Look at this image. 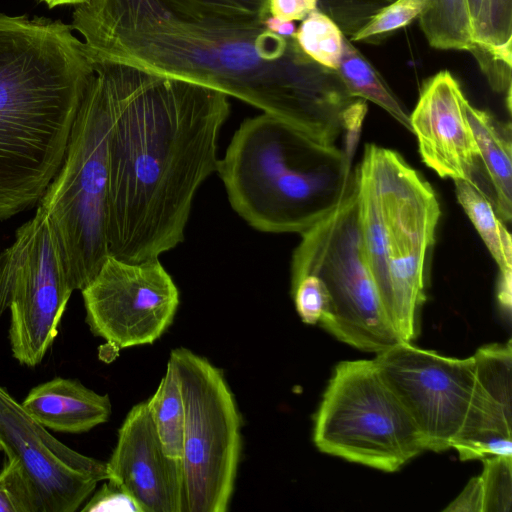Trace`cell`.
<instances>
[{
	"instance_id": "cell-32",
	"label": "cell",
	"mask_w": 512,
	"mask_h": 512,
	"mask_svg": "<svg viewBox=\"0 0 512 512\" xmlns=\"http://www.w3.org/2000/svg\"><path fill=\"white\" fill-rule=\"evenodd\" d=\"M315 9H317V0L269 1V14L284 21H302Z\"/></svg>"
},
{
	"instance_id": "cell-14",
	"label": "cell",
	"mask_w": 512,
	"mask_h": 512,
	"mask_svg": "<svg viewBox=\"0 0 512 512\" xmlns=\"http://www.w3.org/2000/svg\"><path fill=\"white\" fill-rule=\"evenodd\" d=\"M465 97L457 79L443 70L427 79L410 114V125L424 164L439 177L475 180L480 162L466 115Z\"/></svg>"
},
{
	"instance_id": "cell-19",
	"label": "cell",
	"mask_w": 512,
	"mask_h": 512,
	"mask_svg": "<svg viewBox=\"0 0 512 512\" xmlns=\"http://www.w3.org/2000/svg\"><path fill=\"white\" fill-rule=\"evenodd\" d=\"M336 72L352 96L378 105L412 132L410 114L403 103L346 36L343 38L342 55Z\"/></svg>"
},
{
	"instance_id": "cell-33",
	"label": "cell",
	"mask_w": 512,
	"mask_h": 512,
	"mask_svg": "<svg viewBox=\"0 0 512 512\" xmlns=\"http://www.w3.org/2000/svg\"><path fill=\"white\" fill-rule=\"evenodd\" d=\"M444 511L483 512V490L480 477L472 478L460 495Z\"/></svg>"
},
{
	"instance_id": "cell-29",
	"label": "cell",
	"mask_w": 512,
	"mask_h": 512,
	"mask_svg": "<svg viewBox=\"0 0 512 512\" xmlns=\"http://www.w3.org/2000/svg\"><path fill=\"white\" fill-rule=\"evenodd\" d=\"M0 512H39L21 467L9 458L0 471Z\"/></svg>"
},
{
	"instance_id": "cell-35",
	"label": "cell",
	"mask_w": 512,
	"mask_h": 512,
	"mask_svg": "<svg viewBox=\"0 0 512 512\" xmlns=\"http://www.w3.org/2000/svg\"><path fill=\"white\" fill-rule=\"evenodd\" d=\"M44 2L49 8H54L60 5H79L88 2L89 0H39Z\"/></svg>"
},
{
	"instance_id": "cell-8",
	"label": "cell",
	"mask_w": 512,
	"mask_h": 512,
	"mask_svg": "<svg viewBox=\"0 0 512 512\" xmlns=\"http://www.w3.org/2000/svg\"><path fill=\"white\" fill-rule=\"evenodd\" d=\"M313 440L323 453L385 472L426 450L374 360L337 364L315 415Z\"/></svg>"
},
{
	"instance_id": "cell-26",
	"label": "cell",
	"mask_w": 512,
	"mask_h": 512,
	"mask_svg": "<svg viewBox=\"0 0 512 512\" xmlns=\"http://www.w3.org/2000/svg\"><path fill=\"white\" fill-rule=\"evenodd\" d=\"M480 481L483 512H510L512 504V457L493 456L483 459Z\"/></svg>"
},
{
	"instance_id": "cell-10",
	"label": "cell",
	"mask_w": 512,
	"mask_h": 512,
	"mask_svg": "<svg viewBox=\"0 0 512 512\" xmlns=\"http://www.w3.org/2000/svg\"><path fill=\"white\" fill-rule=\"evenodd\" d=\"M73 291L51 226L37 208L0 254V298L10 305L8 338L20 364L43 360Z\"/></svg>"
},
{
	"instance_id": "cell-36",
	"label": "cell",
	"mask_w": 512,
	"mask_h": 512,
	"mask_svg": "<svg viewBox=\"0 0 512 512\" xmlns=\"http://www.w3.org/2000/svg\"><path fill=\"white\" fill-rule=\"evenodd\" d=\"M2 450L1 443H0V451Z\"/></svg>"
},
{
	"instance_id": "cell-3",
	"label": "cell",
	"mask_w": 512,
	"mask_h": 512,
	"mask_svg": "<svg viewBox=\"0 0 512 512\" xmlns=\"http://www.w3.org/2000/svg\"><path fill=\"white\" fill-rule=\"evenodd\" d=\"M71 25L0 13V220L37 206L93 74Z\"/></svg>"
},
{
	"instance_id": "cell-25",
	"label": "cell",
	"mask_w": 512,
	"mask_h": 512,
	"mask_svg": "<svg viewBox=\"0 0 512 512\" xmlns=\"http://www.w3.org/2000/svg\"><path fill=\"white\" fill-rule=\"evenodd\" d=\"M428 1L394 0L374 15L365 26L350 37V40L377 43L419 18L426 9Z\"/></svg>"
},
{
	"instance_id": "cell-11",
	"label": "cell",
	"mask_w": 512,
	"mask_h": 512,
	"mask_svg": "<svg viewBox=\"0 0 512 512\" xmlns=\"http://www.w3.org/2000/svg\"><path fill=\"white\" fill-rule=\"evenodd\" d=\"M91 332L116 350L152 344L173 322L179 291L159 259L108 256L82 290Z\"/></svg>"
},
{
	"instance_id": "cell-4",
	"label": "cell",
	"mask_w": 512,
	"mask_h": 512,
	"mask_svg": "<svg viewBox=\"0 0 512 512\" xmlns=\"http://www.w3.org/2000/svg\"><path fill=\"white\" fill-rule=\"evenodd\" d=\"M217 173L233 210L265 233H303L331 213L355 182L352 159L273 115L245 119Z\"/></svg>"
},
{
	"instance_id": "cell-13",
	"label": "cell",
	"mask_w": 512,
	"mask_h": 512,
	"mask_svg": "<svg viewBox=\"0 0 512 512\" xmlns=\"http://www.w3.org/2000/svg\"><path fill=\"white\" fill-rule=\"evenodd\" d=\"M0 443L21 467L39 512H74L109 478L107 463L53 437L1 386Z\"/></svg>"
},
{
	"instance_id": "cell-15",
	"label": "cell",
	"mask_w": 512,
	"mask_h": 512,
	"mask_svg": "<svg viewBox=\"0 0 512 512\" xmlns=\"http://www.w3.org/2000/svg\"><path fill=\"white\" fill-rule=\"evenodd\" d=\"M107 470L108 480L126 490L143 512H183L182 463L163 450L147 401L126 415Z\"/></svg>"
},
{
	"instance_id": "cell-6",
	"label": "cell",
	"mask_w": 512,
	"mask_h": 512,
	"mask_svg": "<svg viewBox=\"0 0 512 512\" xmlns=\"http://www.w3.org/2000/svg\"><path fill=\"white\" fill-rule=\"evenodd\" d=\"M109 113L101 80L86 87L62 162L37 208L47 217L73 290H82L109 256Z\"/></svg>"
},
{
	"instance_id": "cell-16",
	"label": "cell",
	"mask_w": 512,
	"mask_h": 512,
	"mask_svg": "<svg viewBox=\"0 0 512 512\" xmlns=\"http://www.w3.org/2000/svg\"><path fill=\"white\" fill-rule=\"evenodd\" d=\"M475 382L464 422L452 442L463 461L512 457V348L493 343L473 355Z\"/></svg>"
},
{
	"instance_id": "cell-7",
	"label": "cell",
	"mask_w": 512,
	"mask_h": 512,
	"mask_svg": "<svg viewBox=\"0 0 512 512\" xmlns=\"http://www.w3.org/2000/svg\"><path fill=\"white\" fill-rule=\"evenodd\" d=\"M305 275L322 284L327 309L319 324L339 341L376 354L401 341L364 259L356 181L331 213L301 233L292 255L291 281Z\"/></svg>"
},
{
	"instance_id": "cell-28",
	"label": "cell",
	"mask_w": 512,
	"mask_h": 512,
	"mask_svg": "<svg viewBox=\"0 0 512 512\" xmlns=\"http://www.w3.org/2000/svg\"><path fill=\"white\" fill-rule=\"evenodd\" d=\"M394 0H317V9L329 16L347 37L353 36Z\"/></svg>"
},
{
	"instance_id": "cell-20",
	"label": "cell",
	"mask_w": 512,
	"mask_h": 512,
	"mask_svg": "<svg viewBox=\"0 0 512 512\" xmlns=\"http://www.w3.org/2000/svg\"><path fill=\"white\" fill-rule=\"evenodd\" d=\"M147 405L165 453L182 459L185 434V407L177 373L170 361L165 375Z\"/></svg>"
},
{
	"instance_id": "cell-30",
	"label": "cell",
	"mask_w": 512,
	"mask_h": 512,
	"mask_svg": "<svg viewBox=\"0 0 512 512\" xmlns=\"http://www.w3.org/2000/svg\"><path fill=\"white\" fill-rule=\"evenodd\" d=\"M291 294L301 320L310 325L319 323L327 309V295L320 281L305 275L291 281Z\"/></svg>"
},
{
	"instance_id": "cell-24",
	"label": "cell",
	"mask_w": 512,
	"mask_h": 512,
	"mask_svg": "<svg viewBox=\"0 0 512 512\" xmlns=\"http://www.w3.org/2000/svg\"><path fill=\"white\" fill-rule=\"evenodd\" d=\"M472 36L483 46L512 42V0H466Z\"/></svg>"
},
{
	"instance_id": "cell-27",
	"label": "cell",
	"mask_w": 512,
	"mask_h": 512,
	"mask_svg": "<svg viewBox=\"0 0 512 512\" xmlns=\"http://www.w3.org/2000/svg\"><path fill=\"white\" fill-rule=\"evenodd\" d=\"M161 1L172 8L231 19L263 21L270 15V0Z\"/></svg>"
},
{
	"instance_id": "cell-2",
	"label": "cell",
	"mask_w": 512,
	"mask_h": 512,
	"mask_svg": "<svg viewBox=\"0 0 512 512\" xmlns=\"http://www.w3.org/2000/svg\"><path fill=\"white\" fill-rule=\"evenodd\" d=\"M91 61L109 113V255L132 263L159 258L184 240L194 197L217 172L228 96L134 65Z\"/></svg>"
},
{
	"instance_id": "cell-17",
	"label": "cell",
	"mask_w": 512,
	"mask_h": 512,
	"mask_svg": "<svg viewBox=\"0 0 512 512\" xmlns=\"http://www.w3.org/2000/svg\"><path fill=\"white\" fill-rule=\"evenodd\" d=\"M24 410L47 429L83 433L111 415L107 394H99L75 379L55 377L32 388L21 402Z\"/></svg>"
},
{
	"instance_id": "cell-18",
	"label": "cell",
	"mask_w": 512,
	"mask_h": 512,
	"mask_svg": "<svg viewBox=\"0 0 512 512\" xmlns=\"http://www.w3.org/2000/svg\"><path fill=\"white\" fill-rule=\"evenodd\" d=\"M466 115L487 178L494 192V208L504 223L512 219V144L511 124L489 112L466 104Z\"/></svg>"
},
{
	"instance_id": "cell-34",
	"label": "cell",
	"mask_w": 512,
	"mask_h": 512,
	"mask_svg": "<svg viewBox=\"0 0 512 512\" xmlns=\"http://www.w3.org/2000/svg\"><path fill=\"white\" fill-rule=\"evenodd\" d=\"M263 24L269 31L285 37H293L296 32L294 21H284L271 15L263 20Z\"/></svg>"
},
{
	"instance_id": "cell-1",
	"label": "cell",
	"mask_w": 512,
	"mask_h": 512,
	"mask_svg": "<svg viewBox=\"0 0 512 512\" xmlns=\"http://www.w3.org/2000/svg\"><path fill=\"white\" fill-rule=\"evenodd\" d=\"M71 27L90 59L207 85L325 147L337 146L345 112L356 100L335 70L263 21L180 10L161 0H89L75 6Z\"/></svg>"
},
{
	"instance_id": "cell-9",
	"label": "cell",
	"mask_w": 512,
	"mask_h": 512,
	"mask_svg": "<svg viewBox=\"0 0 512 512\" xmlns=\"http://www.w3.org/2000/svg\"><path fill=\"white\" fill-rule=\"evenodd\" d=\"M185 407L183 512H225L241 453V417L220 369L187 348L171 351Z\"/></svg>"
},
{
	"instance_id": "cell-23",
	"label": "cell",
	"mask_w": 512,
	"mask_h": 512,
	"mask_svg": "<svg viewBox=\"0 0 512 512\" xmlns=\"http://www.w3.org/2000/svg\"><path fill=\"white\" fill-rule=\"evenodd\" d=\"M344 36L329 16L315 9L302 20L293 38L308 57L336 71L342 55Z\"/></svg>"
},
{
	"instance_id": "cell-12",
	"label": "cell",
	"mask_w": 512,
	"mask_h": 512,
	"mask_svg": "<svg viewBox=\"0 0 512 512\" xmlns=\"http://www.w3.org/2000/svg\"><path fill=\"white\" fill-rule=\"evenodd\" d=\"M373 360L419 430L425 449L441 452L451 448L474 387L473 356L446 357L400 341Z\"/></svg>"
},
{
	"instance_id": "cell-31",
	"label": "cell",
	"mask_w": 512,
	"mask_h": 512,
	"mask_svg": "<svg viewBox=\"0 0 512 512\" xmlns=\"http://www.w3.org/2000/svg\"><path fill=\"white\" fill-rule=\"evenodd\" d=\"M81 511H130L143 512L133 497L118 484L108 480L90 498Z\"/></svg>"
},
{
	"instance_id": "cell-5",
	"label": "cell",
	"mask_w": 512,
	"mask_h": 512,
	"mask_svg": "<svg viewBox=\"0 0 512 512\" xmlns=\"http://www.w3.org/2000/svg\"><path fill=\"white\" fill-rule=\"evenodd\" d=\"M364 259L401 341L418 336L425 271L441 215L431 184L398 152L366 144L355 167Z\"/></svg>"
},
{
	"instance_id": "cell-21",
	"label": "cell",
	"mask_w": 512,
	"mask_h": 512,
	"mask_svg": "<svg viewBox=\"0 0 512 512\" xmlns=\"http://www.w3.org/2000/svg\"><path fill=\"white\" fill-rule=\"evenodd\" d=\"M419 23L428 43L436 49L471 52L476 45L466 0H429Z\"/></svg>"
},
{
	"instance_id": "cell-22",
	"label": "cell",
	"mask_w": 512,
	"mask_h": 512,
	"mask_svg": "<svg viewBox=\"0 0 512 512\" xmlns=\"http://www.w3.org/2000/svg\"><path fill=\"white\" fill-rule=\"evenodd\" d=\"M456 198L485 246L498 265L499 272L512 271L502 254L501 227L504 224L497 216L494 205L484 191L465 180H454Z\"/></svg>"
}]
</instances>
